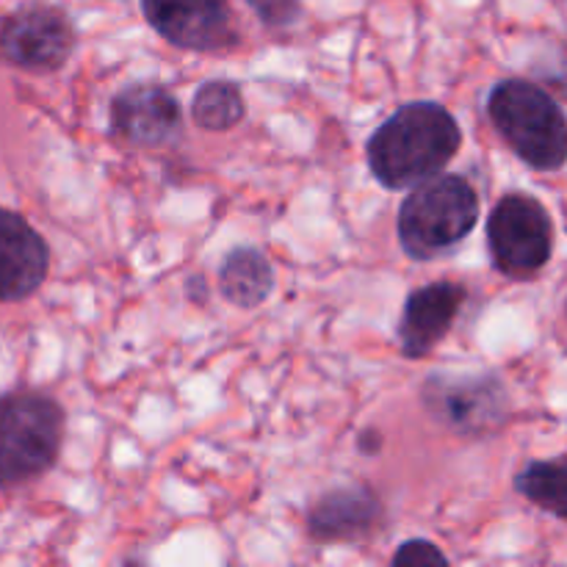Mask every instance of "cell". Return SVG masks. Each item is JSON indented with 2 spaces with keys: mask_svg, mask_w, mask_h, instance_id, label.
Segmentation results:
<instances>
[{
  "mask_svg": "<svg viewBox=\"0 0 567 567\" xmlns=\"http://www.w3.org/2000/svg\"><path fill=\"white\" fill-rule=\"evenodd\" d=\"M480 221L476 188L460 175H435L413 186L399 210V241L415 260L452 252Z\"/></svg>",
  "mask_w": 567,
  "mask_h": 567,
  "instance_id": "3",
  "label": "cell"
},
{
  "mask_svg": "<svg viewBox=\"0 0 567 567\" xmlns=\"http://www.w3.org/2000/svg\"><path fill=\"white\" fill-rule=\"evenodd\" d=\"M64 437V410L44 393L17 391L0 399V487L48 474Z\"/></svg>",
  "mask_w": 567,
  "mask_h": 567,
  "instance_id": "4",
  "label": "cell"
},
{
  "mask_svg": "<svg viewBox=\"0 0 567 567\" xmlns=\"http://www.w3.org/2000/svg\"><path fill=\"white\" fill-rule=\"evenodd\" d=\"M565 316H567V299H565Z\"/></svg>",
  "mask_w": 567,
  "mask_h": 567,
  "instance_id": "19",
  "label": "cell"
},
{
  "mask_svg": "<svg viewBox=\"0 0 567 567\" xmlns=\"http://www.w3.org/2000/svg\"><path fill=\"white\" fill-rule=\"evenodd\" d=\"M463 144L457 120L421 100L388 116L369 138V166L385 188L402 192L441 175Z\"/></svg>",
  "mask_w": 567,
  "mask_h": 567,
  "instance_id": "1",
  "label": "cell"
},
{
  "mask_svg": "<svg viewBox=\"0 0 567 567\" xmlns=\"http://www.w3.org/2000/svg\"><path fill=\"white\" fill-rule=\"evenodd\" d=\"M382 524V504L369 487H338L310 507L308 532L321 543H347Z\"/></svg>",
  "mask_w": 567,
  "mask_h": 567,
  "instance_id": "12",
  "label": "cell"
},
{
  "mask_svg": "<svg viewBox=\"0 0 567 567\" xmlns=\"http://www.w3.org/2000/svg\"><path fill=\"white\" fill-rule=\"evenodd\" d=\"M515 491L537 509L567 524V457L529 463L515 476Z\"/></svg>",
  "mask_w": 567,
  "mask_h": 567,
  "instance_id": "14",
  "label": "cell"
},
{
  "mask_svg": "<svg viewBox=\"0 0 567 567\" xmlns=\"http://www.w3.org/2000/svg\"><path fill=\"white\" fill-rule=\"evenodd\" d=\"M247 3L255 17L269 28H291L302 17L299 0H247Z\"/></svg>",
  "mask_w": 567,
  "mask_h": 567,
  "instance_id": "16",
  "label": "cell"
},
{
  "mask_svg": "<svg viewBox=\"0 0 567 567\" xmlns=\"http://www.w3.org/2000/svg\"><path fill=\"white\" fill-rule=\"evenodd\" d=\"M554 219L540 199L507 194L487 219V249L504 277L526 280L548 266L554 255Z\"/></svg>",
  "mask_w": 567,
  "mask_h": 567,
  "instance_id": "5",
  "label": "cell"
},
{
  "mask_svg": "<svg viewBox=\"0 0 567 567\" xmlns=\"http://www.w3.org/2000/svg\"><path fill=\"white\" fill-rule=\"evenodd\" d=\"M244 94L233 81H205L192 103V116L205 131H230L244 120Z\"/></svg>",
  "mask_w": 567,
  "mask_h": 567,
  "instance_id": "15",
  "label": "cell"
},
{
  "mask_svg": "<svg viewBox=\"0 0 567 567\" xmlns=\"http://www.w3.org/2000/svg\"><path fill=\"white\" fill-rule=\"evenodd\" d=\"M380 435L377 432H363V437H360V449H363L365 454H374L380 452Z\"/></svg>",
  "mask_w": 567,
  "mask_h": 567,
  "instance_id": "18",
  "label": "cell"
},
{
  "mask_svg": "<svg viewBox=\"0 0 567 567\" xmlns=\"http://www.w3.org/2000/svg\"><path fill=\"white\" fill-rule=\"evenodd\" d=\"M446 554L430 540H408L393 554V565H446Z\"/></svg>",
  "mask_w": 567,
  "mask_h": 567,
  "instance_id": "17",
  "label": "cell"
},
{
  "mask_svg": "<svg viewBox=\"0 0 567 567\" xmlns=\"http://www.w3.org/2000/svg\"><path fill=\"white\" fill-rule=\"evenodd\" d=\"M75 50V28L55 6L31 3L0 25V59L25 72H55Z\"/></svg>",
  "mask_w": 567,
  "mask_h": 567,
  "instance_id": "7",
  "label": "cell"
},
{
  "mask_svg": "<svg viewBox=\"0 0 567 567\" xmlns=\"http://www.w3.org/2000/svg\"><path fill=\"white\" fill-rule=\"evenodd\" d=\"M142 11L181 50L214 53L236 42L230 0H142Z\"/></svg>",
  "mask_w": 567,
  "mask_h": 567,
  "instance_id": "8",
  "label": "cell"
},
{
  "mask_svg": "<svg viewBox=\"0 0 567 567\" xmlns=\"http://www.w3.org/2000/svg\"><path fill=\"white\" fill-rule=\"evenodd\" d=\"M219 291L238 308H258L275 291V269L269 258L255 247L227 252L219 266Z\"/></svg>",
  "mask_w": 567,
  "mask_h": 567,
  "instance_id": "13",
  "label": "cell"
},
{
  "mask_svg": "<svg viewBox=\"0 0 567 567\" xmlns=\"http://www.w3.org/2000/svg\"><path fill=\"white\" fill-rule=\"evenodd\" d=\"M424 404L463 437L496 435L509 419L507 385L496 374H435L424 382Z\"/></svg>",
  "mask_w": 567,
  "mask_h": 567,
  "instance_id": "6",
  "label": "cell"
},
{
  "mask_svg": "<svg viewBox=\"0 0 567 567\" xmlns=\"http://www.w3.org/2000/svg\"><path fill=\"white\" fill-rule=\"evenodd\" d=\"M48 241L14 210L0 208V302H20L44 282Z\"/></svg>",
  "mask_w": 567,
  "mask_h": 567,
  "instance_id": "10",
  "label": "cell"
},
{
  "mask_svg": "<svg viewBox=\"0 0 567 567\" xmlns=\"http://www.w3.org/2000/svg\"><path fill=\"white\" fill-rule=\"evenodd\" d=\"M181 127V103L158 83H133L111 100V131L133 147H164Z\"/></svg>",
  "mask_w": 567,
  "mask_h": 567,
  "instance_id": "9",
  "label": "cell"
},
{
  "mask_svg": "<svg viewBox=\"0 0 567 567\" xmlns=\"http://www.w3.org/2000/svg\"><path fill=\"white\" fill-rule=\"evenodd\" d=\"M487 116L526 166L537 172L567 166V114L540 83L498 81L487 94Z\"/></svg>",
  "mask_w": 567,
  "mask_h": 567,
  "instance_id": "2",
  "label": "cell"
},
{
  "mask_svg": "<svg viewBox=\"0 0 567 567\" xmlns=\"http://www.w3.org/2000/svg\"><path fill=\"white\" fill-rule=\"evenodd\" d=\"M465 297L468 291L460 282H432L410 293L399 324L402 352L408 358H426L452 330Z\"/></svg>",
  "mask_w": 567,
  "mask_h": 567,
  "instance_id": "11",
  "label": "cell"
}]
</instances>
